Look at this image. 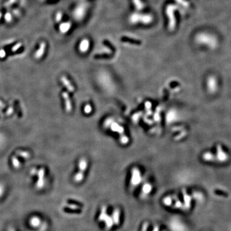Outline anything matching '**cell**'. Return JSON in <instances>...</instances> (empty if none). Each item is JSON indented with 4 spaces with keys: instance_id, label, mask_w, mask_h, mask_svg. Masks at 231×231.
I'll use <instances>...</instances> for the list:
<instances>
[{
    "instance_id": "1",
    "label": "cell",
    "mask_w": 231,
    "mask_h": 231,
    "mask_svg": "<svg viewBox=\"0 0 231 231\" xmlns=\"http://www.w3.org/2000/svg\"><path fill=\"white\" fill-rule=\"evenodd\" d=\"M196 42L200 45L208 48L210 50H215L218 46V40L215 35L208 32H201L195 37Z\"/></svg>"
},
{
    "instance_id": "2",
    "label": "cell",
    "mask_w": 231,
    "mask_h": 231,
    "mask_svg": "<svg viewBox=\"0 0 231 231\" xmlns=\"http://www.w3.org/2000/svg\"><path fill=\"white\" fill-rule=\"evenodd\" d=\"M154 17L150 14H141L134 13L131 14L129 17V21L132 24H137L141 23L144 24H149L153 22Z\"/></svg>"
},
{
    "instance_id": "3",
    "label": "cell",
    "mask_w": 231,
    "mask_h": 231,
    "mask_svg": "<svg viewBox=\"0 0 231 231\" xmlns=\"http://www.w3.org/2000/svg\"><path fill=\"white\" fill-rule=\"evenodd\" d=\"M206 90L211 95L216 94L219 89V82L216 76L215 75H210L206 79Z\"/></svg>"
},
{
    "instance_id": "4",
    "label": "cell",
    "mask_w": 231,
    "mask_h": 231,
    "mask_svg": "<svg viewBox=\"0 0 231 231\" xmlns=\"http://www.w3.org/2000/svg\"><path fill=\"white\" fill-rule=\"evenodd\" d=\"M177 8V7L173 5H169L166 9V13L168 17V30L172 32L175 29L176 26V20L175 16V11Z\"/></svg>"
},
{
    "instance_id": "5",
    "label": "cell",
    "mask_w": 231,
    "mask_h": 231,
    "mask_svg": "<svg viewBox=\"0 0 231 231\" xmlns=\"http://www.w3.org/2000/svg\"><path fill=\"white\" fill-rule=\"evenodd\" d=\"M88 7L89 5L87 3H82L76 6L73 12V16L76 21H81L84 20L87 14Z\"/></svg>"
},
{
    "instance_id": "6",
    "label": "cell",
    "mask_w": 231,
    "mask_h": 231,
    "mask_svg": "<svg viewBox=\"0 0 231 231\" xmlns=\"http://www.w3.org/2000/svg\"><path fill=\"white\" fill-rule=\"evenodd\" d=\"M98 220L100 221H103L106 228L107 229H111L114 225V221L112 220V216L107 214V207L105 206L102 207L100 211Z\"/></svg>"
},
{
    "instance_id": "7",
    "label": "cell",
    "mask_w": 231,
    "mask_h": 231,
    "mask_svg": "<svg viewBox=\"0 0 231 231\" xmlns=\"http://www.w3.org/2000/svg\"><path fill=\"white\" fill-rule=\"evenodd\" d=\"M216 162L220 163H225L229 159V154L224 150V148L220 144L216 145V152L215 154Z\"/></svg>"
},
{
    "instance_id": "8",
    "label": "cell",
    "mask_w": 231,
    "mask_h": 231,
    "mask_svg": "<svg viewBox=\"0 0 231 231\" xmlns=\"http://www.w3.org/2000/svg\"><path fill=\"white\" fill-rule=\"evenodd\" d=\"M142 181V177L140 170L137 168H132L131 171L130 185L132 187H136Z\"/></svg>"
},
{
    "instance_id": "9",
    "label": "cell",
    "mask_w": 231,
    "mask_h": 231,
    "mask_svg": "<svg viewBox=\"0 0 231 231\" xmlns=\"http://www.w3.org/2000/svg\"><path fill=\"white\" fill-rule=\"evenodd\" d=\"M62 95H63V97L64 100L66 111L68 112H70L72 111V102H71V100L69 98V94L67 92H63Z\"/></svg>"
},
{
    "instance_id": "10",
    "label": "cell",
    "mask_w": 231,
    "mask_h": 231,
    "mask_svg": "<svg viewBox=\"0 0 231 231\" xmlns=\"http://www.w3.org/2000/svg\"><path fill=\"white\" fill-rule=\"evenodd\" d=\"M90 46V42L87 39H84L81 41V43L79 44V50L81 53H86Z\"/></svg>"
},
{
    "instance_id": "11",
    "label": "cell",
    "mask_w": 231,
    "mask_h": 231,
    "mask_svg": "<svg viewBox=\"0 0 231 231\" xmlns=\"http://www.w3.org/2000/svg\"><path fill=\"white\" fill-rule=\"evenodd\" d=\"M60 81H61L62 83L63 84V85L66 87V88L67 89L69 92L72 93L75 91L74 86L73 85V84H72V83H71V82L69 81L66 76H61Z\"/></svg>"
},
{
    "instance_id": "12",
    "label": "cell",
    "mask_w": 231,
    "mask_h": 231,
    "mask_svg": "<svg viewBox=\"0 0 231 231\" xmlns=\"http://www.w3.org/2000/svg\"><path fill=\"white\" fill-rule=\"evenodd\" d=\"M202 159L204 161L206 162H216V159L215 157V154H212L211 152H204L202 156Z\"/></svg>"
},
{
    "instance_id": "13",
    "label": "cell",
    "mask_w": 231,
    "mask_h": 231,
    "mask_svg": "<svg viewBox=\"0 0 231 231\" xmlns=\"http://www.w3.org/2000/svg\"><path fill=\"white\" fill-rule=\"evenodd\" d=\"M44 168H41L39 171L38 172V177L39 179L37 182V188H43L44 184Z\"/></svg>"
},
{
    "instance_id": "14",
    "label": "cell",
    "mask_w": 231,
    "mask_h": 231,
    "mask_svg": "<svg viewBox=\"0 0 231 231\" xmlns=\"http://www.w3.org/2000/svg\"><path fill=\"white\" fill-rule=\"evenodd\" d=\"M183 198H184V209L188 210L191 207V198L188 194H187L185 191H183Z\"/></svg>"
},
{
    "instance_id": "15",
    "label": "cell",
    "mask_w": 231,
    "mask_h": 231,
    "mask_svg": "<svg viewBox=\"0 0 231 231\" xmlns=\"http://www.w3.org/2000/svg\"><path fill=\"white\" fill-rule=\"evenodd\" d=\"M152 185L149 182H146L143 185V186H142V193H143V194L145 195V196H146V195L149 194L152 192Z\"/></svg>"
},
{
    "instance_id": "16",
    "label": "cell",
    "mask_w": 231,
    "mask_h": 231,
    "mask_svg": "<svg viewBox=\"0 0 231 231\" xmlns=\"http://www.w3.org/2000/svg\"><path fill=\"white\" fill-rule=\"evenodd\" d=\"M120 211L118 209H115L112 214V218L114 221V224L118 225L120 221Z\"/></svg>"
},
{
    "instance_id": "17",
    "label": "cell",
    "mask_w": 231,
    "mask_h": 231,
    "mask_svg": "<svg viewBox=\"0 0 231 231\" xmlns=\"http://www.w3.org/2000/svg\"><path fill=\"white\" fill-rule=\"evenodd\" d=\"M45 48H46V44H45V42H41L40 44L39 49L37 51L36 53H35V58L37 59H41L42 57V56L43 55V54H44V51H45Z\"/></svg>"
},
{
    "instance_id": "18",
    "label": "cell",
    "mask_w": 231,
    "mask_h": 231,
    "mask_svg": "<svg viewBox=\"0 0 231 231\" xmlns=\"http://www.w3.org/2000/svg\"><path fill=\"white\" fill-rule=\"evenodd\" d=\"M111 129L113 132H118L120 134H124V129L116 123H112L111 124Z\"/></svg>"
},
{
    "instance_id": "19",
    "label": "cell",
    "mask_w": 231,
    "mask_h": 231,
    "mask_svg": "<svg viewBox=\"0 0 231 231\" xmlns=\"http://www.w3.org/2000/svg\"><path fill=\"white\" fill-rule=\"evenodd\" d=\"M87 166H88V163L86 159L82 158L81 160H80L79 163H78V168L80 170V172L84 173V172L86 170Z\"/></svg>"
},
{
    "instance_id": "20",
    "label": "cell",
    "mask_w": 231,
    "mask_h": 231,
    "mask_svg": "<svg viewBox=\"0 0 231 231\" xmlns=\"http://www.w3.org/2000/svg\"><path fill=\"white\" fill-rule=\"evenodd\" d=\"M71 26H72V24H71L70 22L63 23L60 26V31L63 33H66L69 30V29L71 28Z\"/></svg>"
},
{
    "instance_id": "21",
    "label": "cell",
    "mask_w": 231,
    "mask_h": 231,
    "mask_svg": "<svg viewBox=\"0 0 231 231\" xmlns=\"http://www.w3.org/2000/svg\"><path fill=\"white\" fill-rule=\"evenodd\" d=\"M132 2L138 11H141L145 8V4L142 2V0H132Z\"/></svg>"
},
{
    "instance_id": "22",
    "label": "cell",
    "mask_w": 231,
    "mask_h": 231,
    "mask_svg": "<svg viewBox=\"0 0 231 231\" xmlns=\"http://www.w3.org/2000/svg\"><path fill=\"white\" fill-rule=\"evenodd\" d=\"M84 173L79 172L78 173H77L75 175L74 181H75V182H76L77 183H79V182H82L84 180Z\"/></svg>"
},
{
    "instance_id": "23",
    "label": "cell",
    "mask_w": 231,
    "mask_h": 231,
    "mask_svg": "<svg viewBox=\"0 0 231 231\" xmlns=\"http://www.w3.org/2000/svg\"><path fill=\"white\" fill-rule=\"evenodd\" d=\"M30 224L32 225V227H38L41 224V220L38 217L34 216L30 220Z\"/></svg>"
},
{
    "instance_id": "24",
    "label": "cell",
    "mask_w": 231,
    "mask_h": 231,
    "mask_svg": "<svg viewBox=\"0 0 231 231\" xmlns=\"http://www.w3.org/2000/svg\"><path fill=\"white\" fill-rule=\"evenodd\" d=\"M121 40L125 41V42H130V43H132V44H141V42L140 41H138V40H136V39H132V38H130V37H123L121 38Z\"/></svg>"
},
{
    "instance_id": "25",
    "label": "cell",
    "mask_w": 231,
    "mask_h": 231,
    "mask_svg": "<svg viewBox=\"0 0 231 231\" xmlns=\"http://www.w3.org/2000/svg\"><path fill=\"white\" fill-rule=\"evenodd\" d=\"M173 200V198H172V197H166L164 198L163 203L166 206H171Z\"/></svg>"
},
{
    "instance_id": "26",
    "label": "cell",
    "mask_w": 231,
    "mask_h": 231,
    "mask_svg": "<svg viewBox=\"0 0 231 231\" xmlns=\"http://www.w3.org/2000/svg\"><path fill=\"white\" fill-rule=\"evenodd\" d=\"M17 155L26 159H27L30 157L29 153L27 152H24V151H18V152H17Z\"/></svg>"
},
{
    "instance_id": "27",
    "label": "cell",
    "mask_w": 231,
    "mask_h": 231,
    "mask_svg": "<svg viewBox=\"0 0 231 231\" xmlns=\"http://www.w3.org/2000/svg\"><path fill=\"white\" fill-rule=\"evenodd\" d=\"M12 164H13L14 167L15 168H19L20 167V166H21L20 163L19 161V160L17 159L15 157H12Z\"/></svg>"
},
{
    "instance_id": "28",
    "label": "cell",
    "mask_w": 231,
    "mask_h": 231,
    "mask_svg": "<svg viewBox=\"0 0 231 231\" xmlns=\"http://www.w3.org/2000/svg\"><path fill=\"white\" fill-rule=\"evenodd\" d=\"M120 140L121 141V143L123 144H127L129 142V138L127 136H126L125 134H122L120 137Z\"/></svg>"
},
{
    "instance_id": "29",
    "label": "cell",
    "mask_w": 231,
    "mask_h": 231,
    "mask_svg": "<svg viewBox=\"0 0 231 231\" xmlns=\"http://www.w3.org/2000/svg\"><path fill=\"white\" fill-rule=\"evenodd\" d=\"M92 110H93L92 107H91V105L90 104H87V105H85V106L84 107V112H85V114H90V113L92 112Z\"/></svg>"
},
{
    "instance_id": "30",
    "label": "cell",
    "mask_w": 231,
    "mask_h": 231,
    "mask_svg": "<svg viewBox=\"0 0 231 231\" xmlns=\"http://www.w3.org/2000/svg\"><path fill=\"white\" fill-rule=\"evenodd\" d=\"M183 207H184V205L182 203V202L180 200H177L176 201L175 203V208H176V209H182Z\"/></svg>"
},
{
    "instance_id": "31",
    "label": "cell",
    "mask_w": 231,
    "mask_h": 231,
    "mask_svg": "<svg viewBox=\"0 0 231 231\" xmlns=\"http://www.w3.org/2000/svg\"><path fill=\"white\" fill-rule=\"evenodd\" d=\"M175 1L176 2H177L178 3L181 4V5L185 7H188L189 6V3L188 2H187L186 1H185V0H175Z\"/></svg>"
},
{
    "instance_id": "32",
    "label": "cell",
    "mask_w": 231,
    "mask_h": 231,
    "mask_svg": "<svg viewBox=\"0 0 231 231\" xmlns=\"http://www.w3.org/2000/svg\"><path fill=\"white\" fill-rule=\"evenodd\" d=\"M21 45H22V44L21 43H17V44H16V45H15L12 48V51H17V50H18L21 46Z\"/></svg>"
},
{
    "instance_id": "33",
    "label": "cell",
    "mask_w": 231,
    "mask_h": 231,
    "mask_svg": "<svg viewBox=\"0 0 231 231\" xmlns=\"http://www.w3.org/2000/svg\"><path fill=\"white\" fill-rule=\"evenodd\" d=\"M62 18H63V14H62L60 12H59L56 15V21L57 22L60 21L62 20Z\"/></svg>"
},
{
    "instance_id": "34",
    "label": "cell",
    "mask_w": 231,
    "mask_h": 231,
    "mask_svg": "<svg viewBox=\"0 0 231 231\" xmlns=\"http://www.w3.org/2000/svg\"><path fill=\"white\" fill-rule=\"evenodd\" d=\"M5 55H6V53H5V50H0V58L3 59L5 57Z\"/></svg>"
},
{
    "instance_id": "35",
    "label": "cell",
    "mask_w": 231,
    "mask_h": 231,
    "mask_svg": "<svg viewBox=\"0 0 231 231\" xmlns=\"http://www.w3.org/2000/svg\"><path fill=\"white\" fill-rule=\"evenodd\" d=\"M148 227V223H145V224L143 225V227H142V231H147Z\"/></svg>"
},
{
    "instance_id": "36",
    "label": "cell",
    "mask_w": 231,
    "mask_h": 231,
    "mask_svg": "<svg viewBox=\"0 0 231 231\" xmlns=\"http://www.w3.org/2000/svg\"><path fill=\"white\" fill-rule=\"evenodd\" d=\"M3 192V188L2 185H0V196H2Z\"/></svg>"
},
{
    "instance_id": "37",
    "label": "cell",
    "mask_w": 231,
    "mask_h": 231,
    "mask_svg": "<svg viewBox=\"0 0 231 231\" xmlns=\"http://www.w3.org/2000/svg\"><path fill=\"white\" fill-rule=\"evenodd\" d=\"M152 231H159V228L158 227H155Z\"/></svg>"
},
{
    "instance_id": "38",
    "label": "cell",
    "mask_w": 231,
    "mask_h": 231,
    "mask_svg": "<svg viewBox=\"0 0 231 231\" xmlns=\"http://www.w3.org/2000/svg\"><path fill=\"white\" fill-rule=\"evenodd\" d=\"M36 172H36V170H35V169H34V170H32V171L31 172V173H32L33 175H34V174H35V173H36Z\"/></svg>"
},
{
    "instance_id": "39",
    "label": "cell",
    "mask_w": 231,
    "mask_h": 231,
    "mask_svg": "<svg viewBox=\"0 0 231 231\" xmlns=\"http://www.w3.org/2000/svg\"><path fill=\"white\" fill-rule=\"evenodd\" d=\"M9 231H14V229H10V230H9Z\"/></svg>"
},
{
    "instance_id": "40",
    "label": "cell",
    "mask_w": 231,
    "mask_h": 231,
    "mask_svg": "<svg viewBox=\"0 0 231 231\" xmlns=\"http://www.w3.org/2000/svg\"><path fill=\"white\" fill-rule=\"evenodd\" d=\"M1 15H2V14H1V13H0V17H1V16H2Z\"/></svg>"
}]
</instances>
